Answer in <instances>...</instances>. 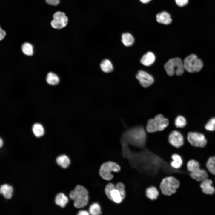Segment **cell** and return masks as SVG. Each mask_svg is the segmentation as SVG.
Segmentation results:
<instances>
[{
	"label": "cell",
	"mask_w": 215,
	"mask_h": 215,
	"mask_svg": "<svg viewBox=\"0 0 215 215\" xmlns=\"http://www.w3.org/2000/svg\"><path fill=\"white\" fill-rule=\"evenodd\" d=\"M70 198L74 201V205L77 208L86 206L88 202V193L87 189L82 186L76 185L69 194Z\"/></svg>",
	"instance_id": "1"
},
{
	"label": "cell",
	"mask_w": 215,
	"mask_h": 215,
	"mask_svg": "<svg viewBox=\"0 0 215 215\" xmlns=\"http://www.w3.org/2000/svg\"><path fill=\"white\" fill-rule=\"evenodd\" d=\"M180 186L179 181L175 177L169 176L164 178L159 185V191L163 195L170 196L176 193Z\"/></svg>",
	"instance_id": "2"
},
{
	"label": "cell",
	"mask_w": 215,
	"mask_h": 215,
	"mask_svg": "<svg viewBox=\"0 0 215 215\" xmlns=\"http://www.w3.org/2000/svg\"><path fill=\"white\" fill-rule=\"evenodd\" d=\"M169 124V121L162 114L156 115L149 120L146 127L147 131L150 133L163 130Z\"/></svg>",
	"instance_id": "3"
},
{
	"label": "cell",
	"mask_w": 215,
	"mask_h": 215,
	"mask_svg": "<svg viewBox=\"0 0 215 215\" xmlns=\"http://www.w3.org/2000/svg\"><path fill=\"white\" fill-rule=\"evenodd\" d=\"M164 67L167 74L169 76L174 74L178 76L182 74L185 68L183 62L179 58L169 59L165 64Z\"/></svg>",
	"instance_id": "4"
},
{
	"label": "cell",
	"mask_w": 215,
	"mask_h": 215,
	"mask_svg": "<svg viewBox=\"0 0 215 215\" xmlns=\"http://www.w3.org/2000/svg\"><path fill=\"white\" fill-rule=\"evenodd\" d=\"M121 169L120 166L117 163L112 161H108L103 163L101 165L99 173L102 179L109 181L113 177L111 172H119Z\"/></svg>",
	"instance_id": "5"
},
{
	"label": "cell",
	"mask_w": 215,
	"mask_h": 215,
	"mask_svg": "<svg viewBox=\"0 0 215 215\" xmlns=\"http://www.w3.org/2000/svg\"><path fill=\"white\" fill-rule=\"evenodd\" d=\"M183 62L185 69L191 73L199 71L203 66L202 61L194 54L186 57Z\"/></svg>",
	"instance_id": "6"
},
{
	"label": "cell",
	"mask_w": 215,
	"mask_h": 215,
	"mask_svg": "<svg viewBox=\"0 0 215 215\" xmlns=\"http://www.w3.org/2000/svg\"><path fill=\"white\" fill-rule=\"evenodd\" d=\"M187 139L191 145L196 147H203L207 143L204 136L197 132L189 133L187 135Z\"/></svg>",
	"instance_id": "7"
},
{
	"label": "cell",
	"mask_w": 215,
	"mask_h": 215,
	"mask_svg": "<svg viewBox=\"0 0 215 215\" xmlns=\"http://www.w3.org/2000/svg\"><path fill=\"white\" fill-rule=\"evenodd\" d=\"M53 20L51 22L52 27L55 29H62L67 25L68 19L64 13L60 11L56 12L53 16Z\"/></svg>",
	"instance_id": "8"
},
{
	"label": "cell",
	"mask_w": 215,
	"mask_h": 215,
	"mask_svg": "<svg viewBox=\"0 0 215 215\" xmlns=\"http://www.w3.org/2000/svg\"><path fill=\"white\" fill-rule=\"evenodd\" d=\"M136 77L140 84L145 87L149 86L154 81V79L151 75L143 70L139 71Z\"/></svg>",
	"instance_id": "9"
},
{
	"label": "cell",
	"mask_w": 215,
	"mask_h": 215,
	"mask_svg": "<svg viewBox=\"0 0 215 215\" xmlns=\"http://www.w3.org/2000/svg\"><path fill=\"white\" fill-rule=\"evenodd\" d=\"M169 141L172 145L176 148H179L183 144V137L180 133L177 131L174 130L170 134Z\"/></svg>",
	"instance_id": "10"
},
{
	"label": "cell",
	"mask_w": 215,
	"mask_h": 215,
	"mask_svg": "<svg viewBox=\"0 0 215 215\" xmlns=\"http://www.w3.org/2000/svg\"><path fill=\"white\" fill-rule=\"evenodd\" d=\"M156 19L158 22L165 25L170 24L172 21L170 15L165 11L161 12L157 14Z\"/></svg>",
	"instance_id": "11"
},
{
	"label": "cell",
	"mask_w": 215,
	"mask_h": 215,
	"mask_svg": "<svg viewBox=\"0 0 215 215\" xmlns=\"http://www.w3.org/2000/svg\"><path fill=\"white\" fill-rule=\"evenodd\" d=\"M212 181L208 179L202 182L200 185V187L203 193L210 195L214 193L215 189L212 186Z\"/></svg>",
	"instance_id": "12"
},
{
	"label": "cell",
	"mask_w": 215,
	"mask_h": 215,
	"mask_svg": "<svg viewBox=\"0 0 215 215\" xmlns=\"http://www.w3.org/2000/svg\"><path fill=\"white\" fill-rule=\"evenodd\" d=\"M191 177L198 181H202L208 179V175L204 170L199 169L194 172H191Z\"/></svg>",
	"instance_id": "13"
},
{
	"label": "cell",
	"mask_w": 215,
	"mask_h": 215,
	"mask_svg": "<svg viewBox=\"0 0 215 215\" xmlns=\"http://www.w3.org/2000/svg\"><path fill=\"white\" fill-rule=\"evenodd\" d=\"M160 193L155 186H151L147 188L145 191V195L147 198L151 200H155L158 198Z\"/></svg>",
	"instance_id": "14"
},
{
	"label": "cell",
	"mask_w": 215,
	"mask_h": 215,
	"mask_svg": "<svg viewBox=\"0 0 215 215\" xmlns=\"http://www.w3.org/2000/svg\"><path fill=\"white\" fill-rule=\"evenodd\" d=\"M155 59V57L154 54L152 52H149L142 56L140 62L143 65L148 66L153 64Z\"/></svg>",
	"instance_id": "15"
},
{
	"label": "cell",
	"mask_w": 215,
	"mask_h": 215,
	"mask_svg": "<svg viewBox=\"0 0 215 215\" xmlns=\"http://www.w3.org/2000/svg\"><path fill=\"white\" fill-rule=\"evenodd\" d=\"M13 188L10 185L7 184L2 185L0 188V193L7 199H10L12 196Z\"/></svg>",
	"instance_id": "16"
},
{
	"label": "cell",
	"mask_w": 215,
	"mask_h": 215,
	"mask_svg": "<svg viewBox=\"0 0 215 215\" xmlns=\"http://www.w3.org/2000/svg\"><path fill=\"white\" fill-rule=\"evenodd\" d=\"M172 160L170 163L171 167L174 169L180 168L182 164V160L181 157L179 155L174 154L171 156Z\"/></svg>",
	"instance_id": "17"
},
{
	"label": "cell",
	"mask_w": 215,
	"mask_h": 215,
	"mask_svg": "<svg viewBox=\"0 0 215 215\" xmlns=\"http://www.w3.org/2000/svg\"><path fill=\"white\" fill-rule=\"evenodd\" d=\"M68 197L63 193H60L57 194L55 198L56 204L61 207H64L68 202Z\"/></svg>",
	"instance_id": "18"
},
{
	"label": "cell",
	"mask_w": 215,
	"mask_h": 215,
	"mask_svg": "<svg viewBox=\"0 0 215 215\" xmlns=\"http://www.w3.org/2000/svg\"><path fill=\"white\" fill-rule=\"evenodd\" d=\"M57 164L64 168H67L70 163L69 158L66 155H62L58 156L56 159Z\"/></svg>",
	"instance_id": "19"
},
{
	"label": "cell",
	"mask_w": 215,
	"mask_h": 215,
	"mask_svg": "<svg viewBox=\"0 0 215 215\" xmlns=\"http://www.w3.org/2000/svg\"><path fill=\"white\" fill-rule=\"evenodd\" d=\"M122 41L125 46L129 47L133 44L134 39L130 33H125L122 34Z\"/></svg>",
	"instance_id": "20"
},
{
	"label": "cell",
	"mask_w": 215,
	"mask_h": 215,
	"mask_svg": "<svg viewBox=\"0 0 215 215\" xmlns=\"http://www.w3.org/2000/svg\"><path fill=\"white\" fill-rule=\"evenodd\" d=\"M102 70L105 73H109L113 70V66L111 62L108 59L103 60L100 64Z\"/></svg>",
	"instance_id": "21"
},
{
	"label": "cell",
	"mask_w": 215,
	"mask_h": 215,
	"mask_svg": "<svg viewBox=\"0 0 215 215\" xmlns=\"http://www.w3.org/2000/svg\"><path fill=\"white\" fill-rule=\"evenodd\" d=\"M32 131L35 136L39 137L43 136L44 129L42 125L39 123L34 124L32 128Z\"/></svg>",
	"instance_id": "22"
},
{
	"label": "cell",
	"mask_w": 215,
	"mask_h": 215,
	"mask_svg": "<svg viewBox=\"0 0 215 215\" xmlns=\"http://www.w3.org/2000/svg\"><path fill=\"white\" fill-rule=\"evenodd\" d=\"M46 81L47 83L50 85H56L59 83V79L56 74L50 72L47 74Z\"/></svg>",
	"instance_id": "23"
},
{
	"label": "cell",
	"mask_w": 215,
	"mask_h": 215,
	"mask_svg": "<svg viewBox=\"0 0 215 215\" xmlns=\"http://www.w3.org/2000/svg\"><path fill=\"white\" fill-rule=\"evenodd\" d=\"M110 195L111 200L116 203H120L123 201L119 191L116 188L112 190L111 192Z\"/></svg>",
	"instance_id": "24"
},
{
	"label": "cell",
	"mask_w": 215,
	"mask_h": 215,
	"mask_svg": "<svg viewBox=\"0 0 215 215\" xmlns=\"http://www.w3.org/2000/svg\"><path fill=\"white\" fill-rule=\"evenodd\" d=\"M22 49L23 53L25 55L31 56L33 52V47L30 43L25 42L22 46Z\"/></svg>",
	"instance_id": "25"
},
{
	"label": "cell",
	"mask_w": 215,
	"mask_h": 215,
	"mask_svg": "<svg viewBox=\"0 0 215 215\" xmlns=\"http://www.w3.org/2000/svg\"><path fill=\"white\" fill-rule=\"evenodd\" d=\"M89 213L92 215H99L102 213L101 207L97 203L92 204L89 208Z\"/></svg>",
	"instance_id": "26"
},
{
	"label": "cell",
	"mask_w": 215,
	"mask_h": 215,
	"mask_svg": "<svg viewBox=\"0 0 215 215\" xmlns=\"http://www.w3.org/2000/svg\"><path fill=\"white\" fill-rule=\"evenodd\" d=\"M206 166L209 171L215 175V156L210 157L208 160Z\"/></svg>",
	"instance_id": "27"
},
{
	"label": "cell",
	"mask_w": 215,
	"mask_h": 215,
	"mask_svg": "<svg viewBox=\"0 0 215 215\" xmlns=\"http://www.w3.org/2000/svg\"><path fill=\"white\" fill-rule=\"evenodd\" d=\"M188 170L191 172L196 171L200 169L199 164L198 162L194 160L189 161L187 165Z\"/></svg>",
	"instance_id": "28"
},
{
	"label": "cell",
	"mask_w": 215,
	"mask_h": 215,
	"mask_svg": "<svg viewBox=\"0 0 215 215\" xmlns=\"http://www.w3.org/2000/svg\"><path fill=\"white\" fill-rule=\"evenodd\" d=\"M116 188L119 192L122 198L124 200L126 196V193L125 184L121 182H118L115 185Z\"/></svg>",
	"instance_id": "29"
},
{
	"label": "cell",
	"mask_w": 215,
	"mask_h": 215,
	"mask_svg": "<svg viewBox=\"0 0 215 215\" xmlns=\"http://www.w3.org/2000/svg\"><path fill=\"white\" fill-rule=\"evenodd\" d=\"M186 120L185 118L182 116H179L175 120V124L177 128H183L186 124Z\"/></svg>",
	"instance_id": "30"
},
{
	"label": "cell",
	"mask_w": 215,
	"mask_h": 215,
	"mask_svg": "<svg viewBox=\"0 0 215 215\" xmlns=\"http://www.w3.org/2000/svg\"><path fill=\"white\" fill-rule=\"evenodd\" d=\"M115 188V185L111 183L107 184L105 187V194L108 198L110 200H111L110 195L111 192Z\"/></svg>",
	"instance_id": "31"
},
{
	"label": "cell",
	"mask_w": 215,
	"mask_h": 215,
	"mask_svg": "<svg viewBox=\"0 0 215 215\" xmlns=\"http://www.w3.org/2000/svg\"><path fill=\"white\" fill-rule=\"evenodd\" d=\"M205 129L208 131L215 130V117L211 119L206 124Z\"/></svg>",
	"instance_id": "32"
},
{
	"label": "cell",
	"mask_w": 215,
	"mask_h": 215,
	"mask_svg": "<svg viewBox=\"0 0 215 215\" xmlns=\"http://www.w3.org/2000/svg\"><path fill=\"white\" fill-rule=\"evenodd\" d=\"M176 4L179 7H183L186 5L188 0H175Z\"/></svg>",
	"instance_id": "33"
},
{
	"label": "cell",
	"mask_w": 215,
	"mask_h": 215,
	"mask_svg": "<svg viewBox=\"0 0 215 215\" xmlns=\"http://www.w3.org/2000/svg\"><path fill=\"white\" fill-rule=\"evenodd\" d=\"M46 2L49 5L56 6L59 4V0H46Z\"/></svg>",
	"instance_id": "34"
},
{
	"label": "cell",
	"mask_w": 215,
	"mask_h": 215,
	"mask_svg": "<svg viewBox=\"0 0 215 215\" xmlns=\"http://www.w3.org/2000/svg\"><path fill=\"white\" fill-rule=\"evenodd\" d=\"M6 35L5 32L1 28L0 29V40H1L5 37Z\"/></svg>",
	"instance_id": "35"
},
{
	"label": "cell",
	"mask_w": 215,
	"mask_h": 215,
	"mask_svg": "<svg viewBox=\"0 0 215 215\" xmlns=\"http://www.w3.org/2000/svg\"><path fill=\"white\" fill-rule=\"evenodd\" d=\"M90 213L89 212L85 210H81L79 211L78 213V215H89Z\"/></svg>",
	"instance_id": "36"
},
{
	"label": "cell",
	"mask_w": 215,
	"mask_h": 215,
	"mask_svg": "<svg viewBox=\"0 0 215 215\" xmlns=\"http://www.w3.org/2000/svg\"><path fill=\"white\" fill-rule=\"evenodd\" d=\"M151 0H140V1L144 4H146L148 3Z\"/></svg>",
	"instance_id": "37"
},
{
	"label": "cell",
	"mask_w": 215,
	"mask_h": 215,
	"mask_svg": "<svg viewBox=\"0 0 215 215\" xmlns=\"http://www.w3.org/2000/svg\"><path fill=\"white\" fill-rule=\"evenodd\" d=\"M3 141L1 139V138H0V148H1L3 145Z\"/></svg>",
	"instance_id": "38"
}]
</instances>
